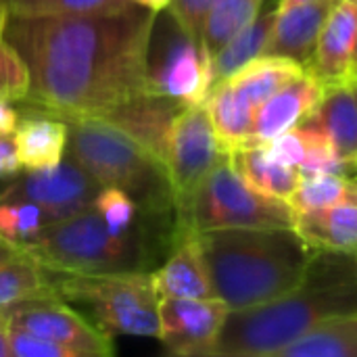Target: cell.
<instances>
[{
    "mask_svg": "<svg viewBox=\"0 0 357 357\" xmlns=\"http://www.w3.org/2000/svg\"><path fill=\"white\" fill-rule=\"evenodd\" d=\"M153 10L130 6L90 15L10 13L4 38L29 71V107L61 119L105 117L151 94L146 48Z\"/></svg>",
    "mask_w": 357,
    "mask_h": 357,
    "instance_id": "6da1fadb",
    "label": "cell"
},
{
    "mask_svg": "<svg viewBox=\"0 0 357 357\" xmlns=\"http://www.w3.org/2000/svg\"><path fill=\"white\" fill-rule=\"evenodd\" d=\"M349 314H357V253L314 249L297 289L280 299L228 312L211 356L278 357L316 326Z\"/></svg>",
    "mask_w": 357,
    "mask_h": 357,
    "instance_id": "7a4b0ae2",
    "label": "cell"
},
{
    "mask_svg": "<svg viewBox=\"0 0 357 357\" xmlns=\"http://www.w3.org/2000/svg\"><path fill=\"white\" fill-rule=\"evenodd\" d=\"M215 297L228 310L284 297L305 276L314 249L291 228H218L195 234Z\"/></svg>",
    "mask_w": 357,
    "mask_h": 357,
    "instance_id": "3957f363",
    "label": "cell"
},
{
    "mask_svg": "<svg viewBox=\"0 0 357 357\" xmlns=\"http://www.w3.org/2000/svg\"><path fill=\"white\" fill-rule=\"evenodd\" d=\"M65 121L69 128L67 149L71 157L100 186L128 192L138 205L140 220L180 245L184 236L165 161L107 119L73 117Z\"/></svg>",
    "mask_w": 357,
    "mask_h": 357,
    "instance_id": "277c9868",
    "label": "cell"
},
{
    "mask_svg": "<svg viewBox=\"0 0 357 357\" xmlns=\"http://www.w3.org/2000/svg\"><path fill=\"white\" fill-rule=\"evenodd\" d=\"M176 249L174 241L140 218L123 234L107 228L98 209H88L48 224L21 247L59 274H151L161 255Z\"/></svg>",
    "mask_w": 357,
    "mask_h": 357,
    "instance_id": "5b68a950",
    "label": "cell"
},
{
    "mask_svg": "<svg viewBox=\"0 0 357 357\" xmlns=\"http://www.w3.org/2000/svg\"><path fill=\"white\" fill-rule=\"evenodd\" d=\"M178 213L184 238L218 228H291L295 220L289 201L249 186L232 167L230 155L207 174Z\"/></svg>",
    "mask_w": 357,
    "mask_h": 357,
    "instance_id": "8992f818",
    "label": "cell"
},
{
    "mask_svg": "<svg viewBox=\"0 0 357 357\" xmlns=\"http://www.w3.org/2000/svg\"><path fill=\"white\" fill-rule=\"evenodd\" d=\"M54 284L61 299L88 310L107 335H161L159 297L151 274H59Z\"/></svg>",
    "mask_w": 357,
    "mask_h": 357,
    "instance_id": "52a82bcc",
    "label": "cell"
},
{
    "mask_svg": "<svg viewBox=\"0 0 357 357\" xmlns=\"http://www.w3.org/2000/svg\"><path fill=\"white\" fill-rule=\"evenodd\" d=\"M149 92L201 105L211 92V56L169 8L155 15L146 48Z\"/></svg>",
    "mask_w": 357,
    "mask_h": 357,
    "instance_id": "ba28073f",
    "label": "cell"
},
{
    "mask_svg": "<svg viewBox=\"0 0 357 357\" xmlns=\"http://www.w3.org/2000/svg\"><path fill=\"white\" fill-rule=\"evenodd\" d=\"M230 153L222 146L205 105H186L172 121L163 161L176 192L178 211L207 178V174Z\"/></svg>",
    "mask_w": 357,
    "mask_h": 357,
    "instance_id": "9c48e42d",
    "label": "cell"
},
{
    "mask_svg": "<svg viewBox=\"0 0 357 357\" xmlns=\"http://www.w3.org/2000/svg\"><path fill=\"white\" fill-rule=\"evenodd\" d=\"M100 188L102 186L94 180V176L69 155V159L63 157V161L54 167L27 169L25 178L0 192V201L25 199L36 203L48 226L88 209Z\"/></svg>",
    "mask_w": 357,
    "mask_h": 357,
    "instance_id": "30bf717a",
    "label": "cell"
},
{
    "mask_svg": "<svg viewBox=\"0 0 357 357\" xmlns=\"http://www.w3.org/2000/svg\"><path fill=\"white\" fill-rule=\"evenodd\" d=\"M10 326H19L31 335L71 345L86 356H113V337L86 320L79 312L67 307L59 297L25 301L6 307Z\"/></svg>",
    "mask_w": 357,
    "mask_h": 357,
    "instance_id": "8fae6325",
    "label": "cell"
},
{
    "mask_svg": "<svg viewBox=\"0 0 357 357\" xmlns=\"http://www.w3.org/2000/svg\"><path fill=\"white\" fill-rule=\"evenodd\" d=\"M228 305L213 299H159L161 343L176 356H211L213 343L228 316Z\"/></svg>",
    "mask_w": 357,
    "mask_h": 357,
    "instance_id": "7c38bea8",
    "label": "cell"
},
{
    "mask_svg": "<svg viewBox=\"0 0 357 357\" xmlns=\"http://www.w3.org/2000/svg\"><path fill=\"white\" fill-rule=\"evenodd\" d=\"M357 50V0H341L326 17L310 73L318 77L322 86L349 82L356 69Z\"/></svg>",
    "mask_w": 357,
    "mask_h": 357,
    "instance_id": "4fadbf2b",
    "label": "cell"
},
{
    "mask_svg": "<svg viewBox=\"0 0 357 357\" xmlns=\"http://www.w3.org/2000/svg\"><path fill=\"white\" fill-rule=\"evenodd\" d=\"M341 0H307L276 8V19L264 54H276L310 69L320 29Z\"/></svg>",
    "mask_w": 357,
    "mask_h": 357,
    "instance_id": "5bb4252c",
    "label": "cell"
},
{
    "mask_svg": "<svg viewBox=\"0 0 357 357\" xmlns=\"http://www.w3.org/2000/svg\"><path fill=\"white\" fill-rule=\"evenodd\" d=\"M320 94L322 84L305 69L255 109L253 134L247 144H264L287 130L299 128L316 109Z\"/></svg>",
    "mask_w": 357,
    "mask_h": 357,
    "instance_id": "9a60e30c",
    "label": "cell"
},
{
    "mask_svg": "<svg viewBox=\"0 0 357 357\" xmlns=\"http://www.w3.org/2000/svg\"><path fill=\"white\" fill-rule=\"evenodd\" d=\"M151 284L157 297L180 299H213L215 291L207 274L197 236H186L165 259V264L151 272Z\"/></svg>",
    "mask_w": 357,
    "mask_h": 357,
    "instance_id": "2e32d148",
    "label": "cell"
},
{
    "mask_svg": "<svg viewBox=\"0 0 357 357\" xmlns=\"http://www.w3.org/2000/svg\"><path fill=\"white\" fill-rule=\"evenodd\" d=\"M186 105L157 96V94H142L126 105L117 107L115 111L107 113L100 119H107L109 123L117 126L151 151H155L163 159V149H165V138L169 132V126L174 117L184 109Z\"/></svg>",
    "mask_w": 357,
    "mask_h": 357,
    "instance_id": "e0dca14e",
    "label": "cell"
},
{
    "mask_svg": "<svg viewBox=\"0 0 357 357\" xmlns=\"http://www.w3.org/2000/svg\"><path fill=\"white\" fill-rule=\"evenodd\" d=\"M303 123L324 132L343 159H356L357 96L351 82L322 86L320 100Z\"/></svg>",
    "mask_w": 357,
    "mask_h": 357,
    "instance_id": "ac0fdd59",
    "label": "cell"
},
{
    "mask_svg": "<svg viewBox=\"0 0 357 357\" xmlns=\"http://www.w3.org/2000/svg\"><path fill=\"white\" fill-rule=\"evenodd\" d=\"M15 146L25 169H46L63 161L69 128L67 121L56 115H27L19 119L15 132Z\"/></svg>",
    "mask_w": 357,
    "mask_h": 357,
    "instance_id": "d6986e66",
    "label": "cell"
},
{
    "mask_svg": "<svg viewBox=\"0 0 357 357\" xmlns=\"http://www.w3.org/2000/svg\"><path fill=\"white\" fill-rule=\"evenodd\" d=\"M293 228L312 249L357 253V203L299 211Z\"/></svg>",
    "mask_w": 357,
    "mask_h": 357,
    "instance_id": "ffe728a7",
    "label": "cell"
},
{
    "mask_svg": "<svg viewBox=\"0 0 357 357\" xmlns=\"http://www.w3.org/2000/svg\"><path fill=\"white\" fill-rule=\"evenodd\" d=\"M203 105L222 146L228 153L249 142L253 134L255 107L228 79L211 88Z\"/></svg>",
    "mask_w": 357,
    "mask_h": 357,
    "instance_id": "44dd1931",
    "label": "cell"
},
{
    "mask_svg": "<svg viewBox=\"0 0 357 357\" xmlns=\"http://www.w3.org/2000/svg\"><path fill=\"white\" fill-rule=\"evenodd\" d=\"M230 163L255 190L289 201L299 184V169L272 159L259 144H245L230 151Z\"/></svg>",
    "mask_w": 357,
    "mask_h": 357,
    "instance_id": "7402d4cb",
    "label": "cell"
},
{
    "mask_svg": "<svg viewBox=\"0 0 357 357\" xmlns=\"http://www.w3.org/2000/svg\"><path fill=\"white\" fill-rule=\"evenodd\" d=\"M52 297H59L54 272L38 259L21 251L10 259L0 261V310Z\"/></svg>",
    "mask_w": 357,
    "mask_h": 357,
    "instance_id": "603a6c76",
    "label": "cell"
},
{
    "mask_svg": "<svg viewBox=\"0 0 357 357\" xmlns=\"http://www.w3.org/2000/svg\"><path fill=\"white\" fill-rule=\"evenodd\" d=\"M305 67L299 63L276 56V54H261L241 67L228 82L257 109L266 98H270L274 92H278L284 84L301 75Z\"/></svg>",
    "mask_w": 357,
    "mask_h": 357,
    "instance_id": "cb8c5ba5",
    "label": "cell"
},
{
    "mask_svg": "<svg viewBox=\"0 0 357 357\" xmlns=\"http://www.w3.org/2000/svg\"><path fill=\"white\" fill-rule=\"evenodd\" d=\"M274 19H276V8L266 15H257L243 31H238L224 48H220L211 56V88L226 82L241 67L264 54Z\"/></svg>",
    "mask_w": 357,
    "mask_h": 357,
    "instance_id": "d4e9b609",
    "label": "cell"
},
{
    "mask_svg": "<svg viewBox=\"0 0 357 357\" xmlns=\"http://www.w3.org/2000/svg\"><path fill=\"white\" fill-rule=\"evenodd\" d=\"M278 357H357V314L316 326L284 347Z\"/></svg>",
    "mask_w": 357,
    "mask_h": 357,
    "instance_id": "484cf974",
    "label": "cell"
},
{
    "mask_svg": "<svg viewBox=\"0 0 357 357\" xmlns=\"http://www.w3.org/2000/svg\"><path fill=\"white\" fill-rule=\"evenodd\" d=\"M339 203H357V180L337 174H301L297 190L289 199L293 213L324 209Z\"/></svg>",
    "mask_w": 357,
    "mask_h": 357,
    "instance_id": "4316f807",
    "label": "cell"
},
{
    "mask_svg": "<svg viewBox=\"0 0 357 357\" xmlns=\"http://www.w3.org/2000/svg\"><path fill=\"white\" fill-rule=\"evenodd\" d=\"M261 0H218L209 10L201 42L209 56L224 48L238 31H243L257 15Z\"/></svg>",
    "mask_w": 357,
    "mask_h": 357,
    "instance_id": "83f0119b",
    "label": "cell"
},
{
    "mask_svg": "<svg viewBox=\"0 0 357 357\" xmlns=\"http://www.w3.org/2000/svg\"><path fill=\"white\" fill-rule=\"evenodd\" d=\"M46 226L42 209L25 199L0 201V236L15 243L19 249L36 238Z\"/></svg>",
    "mask_w": 357,
    "mask_h": 357,
    "instance_id": "f1b7e54d",
    "label": "cell"
},
{
    "mask_svg": "<svg viewBox=\"0 0 357 357\" xmlns=\"http://www.w3.org/2000/svg\"><path fill=\"white\" fill-rule=\"evenodd\" d=\"M17 15H90L130 8L132 0H6Z\"/></svg>",
    "mask_w": 357,
    "mask_h": 357,
    "instance_id": "f546056e",
    "label": "cell"
},
{
    "mask_svg": "<svg viewBox=\"0 0 357 357\" xmlns=\"http://www.w3.org/2000/svg\"><path fill=\"white\" fill-rule=\"evenodd\" d=\"M92 205L98 209V213L105 220L107 228L111 232H115V234L128 232L140 218L138 215V205L134 203V199L128 192L119 190V188L102 186Z\"/></svg>",
    "mask_w": 357,
    "mask_h": 357,
    "instance_id": "4dcf8cb0",
    "label": "cell"
},
{
    "mask_svg": "<svg viewBox=\"0 0 357 357\" xmlns=\"http://www.w3.org/2000/svg\"><path fill=\"white\" fill-rule=\"evenodd\" d=\"M29 90V71L19 52L6 42L0 27V98L23 100Z\"/></svg>",
    "mask_w": 357,
    "mask_h": 357,
    "instance_id": "1f68e13d",
    "label": "cell"
},
{
    "mask_svg": "<svg viewBox=\"0 0 357 357\" xmlns=\"http://www.w3.org/2000/svg\"><path fill=\"white\" fill-rule=\"evenodd\" d=\"M8 343L13 357H88L82 349L31 335L10 324H8Z\"/></svg>",
    "mask_w": 357,
    "mask_h": 357,
    "instance_id": "d6a6232c",
    "label": "cell"
},
{
    "mask_svg": "<svg viewBox=\"0 0 357 357\" xmlns=\"http://www.w3.org/2000/svg\"><path fill=\"white\" fill-rule=\"evenodd\" d=\"M272 159H276L282 165H291V167H301V163L305 161V153H307V144H305V134L301 128H293L282 132L280 136L259 144Z\"/></svg>",
    "mask_w": 357,
    "mask_h": 357,
    "instance_id": "836d02e7",
    "label": "cell"
},
{
    "mask_svg": "<svg viewBox=\"0 0 357 357\" xmlns=\"http://www.w3.org/2000/svg\"><path fill=\"white\" fill-rule=\"evenodd\" d=\"M215 2L218 0H172L167 8L201 42L205 19H207V15H209V10L213 8Z\"/></svg>",
    "mask_w": 357,
    "mask_h": 357,
    "instance_id": "e575fe53",
    "label": "cell"
},
{
    "mask_svg": "<svg viewBox=\"0 0 357 357\" xmlns=\"http://www.w3.org/2000/svg\"><path fill=\"white\" fill-rule=\"evenodd\" d=\"M21 172V161L17 155L13 134H0V180L15 178Z\"/></svg>",
    "mask_w": 357,
    "mask_h": 357,
    "instance_id": "d590c367",
    "label": "cell"
},
{
    "mask_svg": "<svg viewBox=\"0 0 357 357\" xmlns=\"http://www.w3.org/2000/svg\"><path fill=\"white\" fill-rule=\"evenodd\" d=\"M19 123V113L10 107V100L0 98V134H13Z\"/></svg>",
    "mask_w": 357,
    "mask_h": 357,
    "instance_id": "8d00e7d4",
    "label": "cell"
},
{
    "mask_svg": "<svg viewBox=\"0 0 357 357\" xmlns=\"http://www.w3.org/2000/svg\"><path fill=\"white\" fill-rule=\"evenodd\" d=\"M0 357H13L10 343H8V318H6V314L0 318Z\"/></svg>",
    "mask_w": 357,
    "mask_h": 357,
    "instance_id": "74e56055",
    "label": "cell"
},
{
    "mask_svg": "<svg viewBox=\"0 0 357 357\" xmlns=\"http://www.w3.org/2000/svg\"><path fill=\"white\" fill-rule=\"evenodd\" d=\"M17 253H21V249L15 243H10L4 236H0V261H6V259L15 257Z\"/></svg>",
    "mask_w": 357,
    "mask_h": 357,
    "instance_id": "f35d334b",
    "label": "cell"
},
{
    "mask_svg": "<svg viewBox=\"0 0 357 357\" xmlns=\"http://www.w3.org/2000/svg\"><path fill=\"white\" fill-rule=\"evenodd\" d=\"M132 2L138 4V6H144V8L153 10V13H159L163 8H167L172 0H132Z\"/></svg>",
    "mask_w": 357,
    "mask_h": 357,
    "instance_id": "ab89813d",
    "label": "cell"
},
{
    "mask_svg": "<svg viewBox=\"0 0 357 357\" xmlns=\"http://www.w3.org/2000/svg\"><path fill=\"white\" fill-rule=\"evenodd\" d=\"M299 2H307V0H278V10L280 8H287V6H293V4H299Z\"/></svg>",
    "mask_w": 357,
    "mask_h": 357,
    "instance_id": "60d3db41",
    "label": "cell"
},
{
    "mask_svg": "<svg viewBox=\"0 0 357 357\" xmlns=\"http://www.w3.org/2000/svg\"><path fill=\"white\" fill-rule=\"evenodd\" d=\"M349 82H351V86H354V92H356V96H357V67L354 69V75H351V79H349Z\"/></svg>",
    "mask_w": 357,
    "mask_h": 357,
    "instance_id": "b9f144b4",
    "label": "cell"
},
{
    "mask_svg": "<svg viewBox=\"0 0 357 357\" xmlns=\"http://www.w3.org/2000/svg\"><path fill=\"white\" fill-rule=\"evenodd\" d=\"M4 314H6V310H0V318H2Z\"/></svg>",
    "mask_w": 357,
    "mask_h": 357,
    "instance_id": "7bdbcfd3",
    "label": "cell"
},
{
    "mask_svg": "<svg viewBox=\"0 0 357 357\" xmlns=\"http://www.w3.org/2000/svg\"><path fill=\"white\" fill-rule=\"evenodd\" d=\"M356 67H357V50H356Z\"/></svg>",
    "mask_w": 357,
    "mask_h": 357,
    "instance_id": "ee69618b",
    "label": "cell"
},
{
    "mask_svg": "<svg viewBox=\"0 0 357 357\" xmlns=\"http://www.w3.org/2000/svg\"><path fill=\"white\" fill-rule=\"evenodd\" d=\"M356 163H357V157H356Z\"/></svg>",
    "mask_w": 357,
    "mask_h": 357,
    "instance_id": "f6af8a7d",
    "label": "cell"
}]
</instances>
